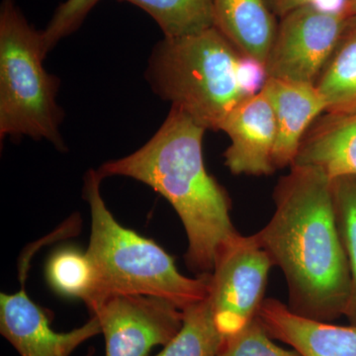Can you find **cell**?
<instances>
[{"mask_svg":"<svg viewBox=\"0 0 356 356\" xmlns=\"http://www.w3.org/2000/svg\"><path fill=\"white\" fill-rule=\"evenodd\" d=\"M348 16L305 6L280 18L266 60L268 79L316 84L343 36Z\"/></svg>","mask_w":356,"mask_h":356,"instance_id":"cell-6","label":"cell"},{"mask_svg":"<svg viewBox=\"0 0 356 356\" xmlns=\"http://www.w3.org/2000/svg\"><path fill=\"white\" fill-rule=\"evenodd\" d=\"M225 339L206 298L182 310L181 327L156 356H218Z\"/></svg>","mask_w":356,"mask_h":356,"instance_id":"cell-16","label":"cell"},{"mask_svg":"<svg viewBox=\"0 0 356 356\" xmlns=\"http://www.w3.org/2000/svg\"><path fill=\"white\" fill-rule=\"evenodd\" d=\"M100 0H65L58 7L48 26L41 31L42 43L46 55L60 40L76 32L83 24L91 9Z\"/></svg>","mask_w":356,"mask_h":356,"instance_id":"cell-21","label":"cell"},{"mask_svg":"<svg viewBox=\"0 0 356 356\" xmlns=\"http://www.w3.org/2000/svg\"><path fill=\"white\" fill-rule=\"evenodd\" d=\"M238 77L243 91L247 96L261 92L268 79L266 65L255 58L243 56L241 57L238 65Z\"/></svg>","mask_w":356,"mask_h":356,"instance_id":"cell-22","label":"cell"},{"mask_svg":"<svg viewBox=\"0 0 356 356\" xmlns=\"http://www.w3.org/2000/svg\"><path fill=\"white\" fill-rule=\"evenodd\" d=\"M261 90L275 116L277 134L273 165L281 170L292 165L307 130L327 112V105L315 84L267 79Z\"/></svg>","mask_w":356,"mask_h":356,"instance_id":"cell-12","label":"cell"},{"mask_svg":"<svg viewBox=\"0 0 356 356\" xmlns=\"http://www.w3.org/2000/svg\"><path fill=\"white\" fill-rule=\"evenodd\" d=\"M343 11L350 17H356V0H346Z\"/></svg>","mask_w":356,"mask_h":356,"instance_id":"cell-24","label":"cell"},{"mask_svg":"<svg viewBox=\"0 0 356 356\" xmlns=\"http://www.w3.org/2000/svg\"><path fill=\"white\" fill-rule=\"evenodd\" d=\"M276 17H283L290 11L305 6H316L327 10H341L346 0H266Z\"/></svg>","mask_w":356,"mask_h":356,"instance_id":"cell-23","label":"cell"},{"mask_svg":"<svg viewBox=\"0 0 356 356\" xmlns=\"http://www.w3.org/2000/svg\"><path fill=\"white\" fill-rule=\"evenodd\" d=\"M257 317L273 339L301 356H356V327L334 325L297 315L277 299L262 302Z\"/></svg>","mask_w":356,"mask_h":356,"instance_id":"cell-11","label":"cell"},{"mask_svg":"<svg viewBox=\"0 0 356 356\" xmlns=\"http://www.w3.org/2000/svg\"><path fill=\"white\" fill-rule=\"evenodd\" d=\"M140 7L166 38L197 34L214 27V0H121Z\"/></svg>","mask_w":356,"mask_h":356,"instance_id":"cell-17","label":"cell"},{"mask_svg":"<svg viewBox=\"0 0 356 356\" xmlns=\"http://www.w3.org/2000/svg\"><path fill=\"white\" fill-rule=\"evenodd\" d=\"M206 129L172 107L144 146L107 161L100 177H125L149 185L177 211L188 240L185 262L191 271L212 273L222 248L241 235L232 222L228 192L206 170Z\"/></svg>","mask_w":356,"mask_h":356,"instance_id":"cell-2","label":"cell"},{"mask_svg":"<svg viewBox=\"0 0 356 356\" xmlns=\"http://www.w3.org/2000/svg\"><path fill=\"white\" fill-rule=\"evenodd\" d=\"M242 55L217 28L154 48L146 76L154 93L206 130L217 132L229 112L247 97L241 86Z\"/></svg>","mask_w":356,"mask_h":356,"instance_id":"cell-4","label":"cell"},{"mask_svg":"<svg viewBox=\"0 0 356 356\" xmlns=\"http://www.w3.org/2000/svg\"><path fill=\"white\" fill-rule=\"evenodd\" d=\"M41 32L26 20L14 0L0 6V136L44 139L67 149L60 127L58 77L44 70Z\"/></svg>","mask_w":356,"mask_h":356,"instance_id":"cell-5","label":"cell"},{"mask_svg":"<svg viewBox=\"0 0 356 356\" xmlns=\"http://www.w3.org/2000/svg\"><path fill=\"white\" fill-rule=\"evenodd\" d=\"M273 266L254 235L236 236L218 255L207 299L225 337L241 331L257 317Z\"/></svg>","mask_w":356,"mask_h":356,"instance_id":"cell-7","label":"cell"},{"mask_svg":"<svg viewBox=\"0 0 356 356\" xmlns=\"http://www.w3.org/2000/svg\"><path fill=\"white\" fill-rule=\"evenodd\" d=\"M86 356H93V350H90V351H89L88 355H86Z\"/></svg>","mask_w":356,"mask_h":356,"instance_id":"cell-25","label":"cell"},{"mask_svg":"<svg viewBox=\"0 0 356 356\" xmlns=\"http://www.w3.org/2000/svg\"><path fill=\"white\" fill-rule=\"evenodd\" d=\"M218 356L301 355L294 350H285L274 343L257 316L241 331L226 337Z\"/></svg>","mask_w":356,"mask_h":356,"instance_id":"cell-20","label":"cell"},{"mask_svg":"<svg viewBox=\"0 0 356 356\" xmlns=\"http://www.w3.org/2000/svg\"><path fill=\"white\" fill-rule=\"evenodd\" d=\"M220 131L231 140L224 158L233 175L264 177L275 172L277 130L273 106L264 91L243 98L229 112Z\"/></svg>","mask_w":356,"mask_h":356,"instance_id":"cell-10","label":"cell"},{"mask_svg":"<svg viewBox=\"0 0 356 356\" xmlns=\"http://www.w3.org/2000/svg\"><path fill=\"white\" fill-rule=\"evenodd\" d=\"M90 313L102 325L105 356H147L170 343L182 325V310L154 297H111Z\"/></svg>","mask_w":356,"mask_h":356,"instance_id":"cell-8","label":"cell"},{"mask_svg":"<svg viewBox=\"0 0 356 356\" xmlns=\"http://www.w3.org/2000/svg\"><path fill=\"white\" fill-rule=\"evenodd\" d=\"M102 179L95 170L84 177L83 197L91 214L86 252L95 273V286L86 302L88 310L115 296L154 297L180 310L207 298L211 273L186 277L158 243L122 227L103 200Z\"/></svg>","mask_w":356,"mask_h":356,"instance_id":"cell-3","label":"cell"},{"mask_svg":"<svg viewBox=\"0 0 356 356\" xmlns=\"http://www.w3.org/2000/svg\"><path fill=\"white\" fill-rule=\"evenodd\" d=\"M315 86L324 96L327 112L355 111L356 17L348 18L343 36Z\"/></svg>","mask_w":356,"mask_h":356,"instance_id":"cell-15","label":"cell"},{"mask_svg":"<svg viewBox=\"0 0 356 356\" xmlns=\"http://www.w3.org/2000/svg\"><path fill=\"white\" fill-rule=\"evenodd\" d=\"M47 276L51 286L65 296L76 297L84 303L95 286V273L86 252L76 248H64L53 254Z\"/></svg>","mask_w":356,"mask_h":356,"instance_id":"cell-19","label":"cell"},{"mask_svg":"<svg viewBox=\"0 0 356 356\" xmlns=\"http://www.w3.org/2000/svg\"><path fill=\"white\" fill-rule=\"evenodd\" d=\"M275 210L254 234L273 266L284 274L288 308L330 323L346 314L350 274L332 198V180L310 166H290L273 192Z\"/></svg>","mask_w":356,"mask_h":356,"instance_id":"cell-1","label":"cell"},{"mask_svg":"<svg viewBox=\"0 0 356 356\" xmlns=\"http://www.w3.org/2000/svg\"><path fill=\"white\" fill-rule=\"evenodd\" d=\"M277 25L266 0H214V27L243 57L266 64Z\"/></svg>","mask_w":356,"mask_h":356,"instance_id":"cell-14","label":"cell"},{"mask_svg":"<svg viewBox=\"0 0 356 356\" xmlns=\"http://www.w3.org/2000/svg\"><path fill=\"white\" fill-rule=\"evenodd\" d=\"M332 191L337 229L350 274V297L344 316L356 327V175L332 179Z\"/></svg>","mask_w":356,"mask_h":356,"instance_id":"cell-18","label":"cell"},{"mask_svg":"<svg viewBox=\"0 0 356 356\" xmlns=\"http://www.w3.org/2000/svg\"><path fill=\"white\" fill-rule=\"evenodd\" d=\"M292 165L317 168L331 180L356 175V110L320 115L307 130Z\"/></svg>","mask_w":356,"mask_h":356,"instance_id":"cell-13","label":"cell"},{"mask_svg":"<svg viewBox=\"0 0 356 356\" xmlns=\"http://www.w3.org/2000/svg\"><path fill=\"white\" fill-rule=\"evenodd\" d=\"M27 269L21 266L20 291L0 296V332L20 356H70L84 341L102 334L99 320L93 315L72 331H54L46 312L25 291Z\"/></svg>","mask_w":356,"mask_h":356,"instance_id":"cell-9","label":"cell"}]
</instances>
